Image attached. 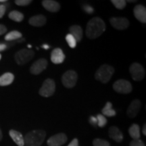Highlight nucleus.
<instances>
[{"label":"nucleus","mask_w":146,"mask_h":146,"mask_svg":"<svg viewBox=\"0 0 146 146\" xmlns=\"http://www.w3.org/2000/svg\"><path fill=\"white\" fill-rule=\"evenodd\" d=\"M106 29V27L103 20L99 17H94L87 23L85 33L89 39H94L103 34Z\"/></svg>","instance_id":"1"},{"label":"nucleus","mask_w":146,"mask_h":146,"mask_svg":"<svg viewBox=\"0 0 146 146\" xmlns=\"http://www.w3.org/2000/svg\"><path fill=\"white\" fill-rule=\"evenodd\" d=\"M46 132L43 130L38 129L27 133L24 137L25 146H41L44 141Z\"/></svg>","instance_id":"2"},{"label":"nucleus","mask_w":146,"mask_h":146,"mask_svg":"<svg viewBox=\"0 0 146 146\" xmlns=\"http://www.w3.org/2000/svg\"><path fill=\"white\" fill-rule=\"evenodd\" d=\"M114 72V69L111 66L104 64L101 66L95 74V78L97 81H99L102 83H107L110 80Z\"/></svg>","instance_id":"3"},{"label":"nucleus","mask_w":146,"mask_h":146,"mask_svg":"<svg viewBox=\"0 0 146 146\" xmlns=\"http://www.w3.org/2000/svg\"><path fill=\"white\" fill-rule=\"evenodd\" d=\"M35 56L33 51L28 49H23L19 50L14 55V58L18 65H25L30 62Z\"/></svg>","instance_id":"4"},{"label":"nucleus","mask_w":146,"mask_h":146,"mask_svg":"<svg viewBox=\"0 0 146 146\" xmlns=\"http://www.w3.org/2000/svg\"><path fill=\"white\" fill-rule=\"evenodd\" d=\"M56 91V83L52 78H47L43 82V85L40 88L39 94L40 96L49 98L54 95Z\"/></svg>","instance_id":"5"},{"label":"nucleus","mask_w":146,"mask_h":146,"mask_svg":"<svg viewBox=\"0 0 146 146\" xmlns=\"http://www.w3.org/2000/svg\"><path fill=\"white\" fill-rule=\"evenodd\" d=\"M77 78V73L75 71L70 70L66 71L63 74L62 77V82L65 87L70 89L75 86Z\"/></svg>","instance_id":"6"},{"label":"nucleus","mask_w":146,"mask_h":146,"mask_svg":"<svg viewBox=\"0 0 146 146\" xmlns=\"http://www.w3.org/2000/svg\"><path fill=\"white\" fill-rule=\"evenodd\" d=\"M129 71L133 79L135 81H140L143 80L145 75V69L143 66L137 62L133 63L131 65Z\"/></svg>","instance_id":"7"},{"label":"nucleus","mask_w":146,"mask_h":146,"mask_svg":"<svg viewBox=\"0 0 146 146\" xmlns=\"http://www.w3.org/2000/svg\"><path fill=\"white\" fill-rule=\"evenodd\" d=\"M113 89L115 91L122 94H129L133 90L131 83L125 79H120L115 82L113 85Z\"/></svg>","instance_id":"8"},{"label":"nucleus","mask_w":146,"mask_h":146,"mask_svg":"<svg viewBox=\"0 0 146 146\" xmlns=\"http://www.w3.org/2000/svg\"><path fill=\"white\" fill-rule=\"evenodd\" d=\"M47 60L45 58H41L37 60L33 64L30 68V72L31 74L37 75L46 69L47 66Z\"/></svg>","instance_id":"9"},{"label":"nucleus","mask_w":146,"mask_h":146,"mask_svg":"<svg viewBox=\"0 0 146 146\" xmlns=\"http://www.w3.org/2000/svg\"><path fill=\"white\" fill-rule=\"evenodd\" d=\"M67 140H68V138L66 134L60 133L51 137L47 140V143L48 146H61L66 143Z\"/></svg>","instance_id":"10"},{"label":"nucleus","mask_w":146,"mask_h":146,"mask_svg":"<svg viewBox=\"0 0 146 146\" xmlns=\"http://www.w3.org/2000/svg\"><path fill=\"white\" fill-rule=\"evenodd\" d=\"M110 23L114 28L118 30H125L129 27V21L124 17H112L110 19Z\"/></svg>","instance_id":"11"},{"label":"nucleus","mask_w":146,"mask_h":146,"mask_svg":"<svg viewBox=\"0 0 146 146\" xmlns=\"http://www.w3.org/2000/svg\"><path fill=\"white\" fill-rule=\"evenodd\" d=\"M141 103L140 100H135L131 102L127 109V114L129 118H135L137 115L141 108Z\"/></svg>","instance_id":"12"},{"label":"nucleus","mask_w":146,"mask_h":146,"mask_svg":"<svg viewBox=\"0 0 146 146\" xmlns=\"http://www.w3.org/2000/svg\"><path fill=\"white\" fill-rule=\"evenodd\" d=\"M134 16L137 20L142 23H146V8L143 5H137L133 10Z\"/></svg>","instance_id":"13"},{"label":"nucleus","mask_w":146,"mask_h":146,"mask_svg":"<svg viewBox=\"0 0 146 146\" xmlns=\"http://www.w3.org/2000/svg\"><path fill=\"white\" fill-rule=\"evenodd\" d=\"M64 59L65 55L60 48H55L51 53V61L55 64L62 63Z\"/></svg>","instance_id":"14"},{"label":"nucleus","mask_w":146,"mask_h":146,"mask_svg":"<svg viewBox=\"0 0 146 146\" xmlns=\"http://www.w3.org/2000/svg\"><path fill=\"white\" fill-rule=\"evenodd\" d=\"M108 135L110 137L117 143H120L123 140V133L119 130L118 127L115 126H112L109 128Z\"/></svg>","instance_id":"15"},{"label":"nucleus","mask_w":146,"mask_h":146,"mask_svg":"<svg viewBox=\"0 0 146 146\" xmlns=\"http://www.w3.org/2000/svg\"><path fill=\"white\" fill-rule=\"evenodd\" d=\"M42 5L45 10L50 12H57L60 10V3L53 0H43Z\"/></svg>","instance_id":"16"},{"label":"nucleus","mask_w":146,"mask_h":146,"mask_svg":"<svg viewBox=\"0 0 146 146\" xmlns=\"http://www.w3.org/2000/svg\"><path fill=\"white\" fill-rule=\"evenodd\" d=\"M47 19L45 16L42 15V14H38V15H35L32 16L29 20V23L31 25L36 27H43L46 24Z\"/></svg>","instance_id":"17"},{"label":"nucleus","mask_w":146,"mask_h":146,"mask_svg":"<svg viewBox=\"0 0 146 146\" xmlns=\"http://www.w3.org/2000/svg\"><path fill=\"white\" fill-rule=\"evenodd\" d=\"M70 33L76 39V42H80L83 39V29L79 25H72L69 29Z\"/></svg>","instance_id":"18"},{"label":"nucleus","mask_w":146,"mask_h":146,"mask_svg":"<svg viewBox=\"0 0 146 146\" xmlns=\"http://www.w3.org/2000/svg\"><path fill=\"white\" fill-rule=\"evenodd\" d=\"M9 135L12 140L17 144L18 146H24L25 145V142H24V137L23 135L17 131L10 130L9 131Z\"/></svg>","instance_id":"19"},{"label":"nucleus","mask_w":146,"mask_h":146,"mask_svg":"<svg viewBox=\"0 0 146 146\" xmlns=\"http://www.w3.org/2000/svg\"><path fill=\"white\" fill-rule=\"evenodd\" d=\"M14 75L11 72H5L0 76V86H8L13 83Z\"/></svg>","instance_id":"20"},{"label":"nucleus","mask_w":146,"mask_h":146,"mask_svg":"<svg viewBox=\"0 0 146 146\" xmlns=\"http://www.w3.org/2000/svg\"><path fill=\"white\" fill-rule=\"evenodd\" d=\"M102 112L103 114L102 115L104 116H108V117H112L116 114V111L112 108V104L110 102H108L106 104L105 106L102 109Z\"/></svg>","instance_id":"21"},{"label":"nucleus","mask_w":146,"mask_h":146,"mask_svg":"<svg viewBox=\"0 0 146 146\" xmlns=\"http://www.w3.org/2000/svg\"><path fill=\"white\" fill-rule=\"evenodd\" d=\"M129 133L130 136L134 139H139L140 127L137 124H133L129 129Z\"/></svg>","instance_id":"22"},{"label":"nucleus","mask_w":146,"mask_h":146,"mask_svg":"<svg viewBox=\"0 0 146 146\" xmlns=\"http://www.w3.org/2000/svg\"><path fill=\"white\" fill-rule=\"evenodd\" d=\"M8 17L10 19L15 22H17V23L22 22L24 19L23 14L18 12L17 10H13L12 12H10L8 15Z\"/></svg>","instance_id":"23"},{"label":"nucleus","mask_w":146,"mask_h":146,"mask_svg":"<svg viewBox=\"0 0 146 146\" xmlns=\"http://www.w3.org/2000/svg\"><path fill=\"white\" fill-rule=\"evenodd\" d=\"M22 36H23V35L21 33L18 31H12L8 33L5 36V40L8 41H13V40L20 39Z\"/></svg>","instance_id":"24"},{"label":"nucleus","mask_w":146,"mask_h":146,"mask_svg":"<svg viewBox=\"0 0 146 146\" xmlns=\"http://www.w3.org/2000/svg\"><path fill=\"white\" fill-rule=\"evenodd\" d=\"M111 2L118 10H123L127 5V1L125 0H112Z\"/></svg>","instance_id":"25"},{"label":"nucleus","mask_w":146,"mask_h":146,"mask_svg":"<svg viewBox=\"0 0 146 146\" xmlns=\"http://www.w3.org/2000/svg\"><path fill=\"white\" fill-rule=\"evenodd\" d=\"M66 41L70 47L71 48H75L76 46V41L74 39V37L71 34H68L66 36Z\"/></svg>","instance_id":"26"},{"label":"nucleus","mask_w":146,"mask_h":146,"mask_svg":"<svg viewBox=\"0 0 146 146\" xmlns=\"http://www.w3.org/2000/svg\"><path fill=\"white\" fill-rule=\"evenodd\" d=\"M97 120H98V127L103 128L107 124V119L104 115L98 114L97 116Z\"/></svg>","instance_id":"27"},{"label":"nucleus","mask_w":146,"mask_h":146,"mask_svg":"<svg viewBox=\"0 0 146 146\" xmlns=\"http://www.w3.org/2000/svg\"><path fill=\"white\" fill-rule=\"evenodd\" d=\"M94 146H110V144L106 140L102 139H95L93 141Z\"/></svg>","instance_id":"28"},{"label":"nucleus","mask_w":146,"mask_h":146,"mask_svg":"<svg viewBox=\"0 0 146 146\" xmlns=\"http://www.w3.org/2000/svg\"><path fill=\"white\" fill-rule=\"evenodd\" d=\"M31 0H16L15 3L19 6H26L32 3Z\"/></svg>","instance_id":"29"},{"label":"nucleus","mask_w":146,"mask_h":146,"mask_svg":"<svg viewBox=\"0 0 146 146\" xmlns=\"http://www.w3.org/2000/svg\"><path fill=\"white\" fill-rule=\"evenodd\" d=\"M130 146H145L141 139H133L131 141Z\"/></svg>","instance_id":"30"},{"label":"nucleus","mask_w":146,"mask_h":146,"mask_svg":"<svg viewBox=\"0 0 146 146\" xmlns=\"http://www.w3.org/2000/svg\"><path fill=\"white\" fill-rule=\"evenodd\" d=\"M83 10L85 12H87V14H92L94 12V8L90 6L89 5H85L83 6Z\"/></svg>","instance_id":"31"},{"label":"nucleus","mask_w":146,"mask_h":146,"mask_svg":"<svg viewBox=\"0 0 146 146\" xmlns=\"http://www.w3.org/2000/svg\"><path fill=\"white\" fill-rule=\"evenodd\" d=\"M5 11H6V6L3 4L0 5V18H1L4 16Z\"/></svg>","instance_id":"32"},{"label":"nucleus","mask_w":146,"mask_h":146,"mask_svg":"<svg viewBox=\"0 0 146 146\" xmlns=\"http://www.w3.org/2000/svg\"><path fill=\"white\" fill-rule=\"evenodd\" d=\"M89 120V123H91V125L94 126V127H96V126L98 125V120H97L96 117H95V116H90Z\"/></svg>","instance_id":"33"},{"label":"nucleus","mask_w":146,"mask_h":146,"mask_svg":"<svg viewBox=\"0 0 146 146\" xmlns=\"http://www.w3.org/2000/svg\"><path fill=\"white\" fill-rule=\"evenodd\" d=\"M7 32V28L5 25L0 24V35L5 34Z\"/></svg>","instance_id":"34"},{"label":"nucleus","mask_w":146,"mask_h":146,"mask_svg":"<svg viewBox=\"0 0 146 146\" xmlns=\"http://www.w3.org/2000/svg\"><path fill=\"white\" fill-rule=\"evenodd\" d=\"M68 146H78V141L76 138H74Z\"/></svg>","instance_id":"35"},{"label":"nucleus","mask_w":146,"mask_h":146,"mask_svg":"<svg viewBox=\"0 0 146 146\" xmlns=\"http://www.w3.org/2000/svg\"><path fill=\"white\" fill-rule=\"evenodd\" d=\"M7 45L4 44V43H0V52H2L7 49Z\"/></svg>","instance_id":"36"},{"label":"nucleus","mask_w":146,"mask_h":146,"mask_svg":"<svg viewBox=\"0 0 146 146\" xmlns=\"http://www.w3.org/2000/svg\"><path fill=\"white\" fill-rule=\"evenodd\" d=\"M41 47L42 48H43V49H45V50H48L49 48H50V46H49L48 45H43L41 46Z\"/></svg>","instance_id":"37"},{"label":"nucleus","mask_w":146,"mask_h":146,"mask_svg":"<svg viewBox=\"0 0 146 146\" xmlns=\"http://www.w3.org/2000/svg\"><path fill=\"white\" fill-rule=\"evenodd\" d=\"M146 125L145 124V125H143V133L144 135H146Z\"/></svg>","instance_id":"38"},{"label":"nucleus","mask_w":146,"mask_h":146,"mask_svg":"<svg viewBox=\"0 0 146 146\" xmlns=\"http://www.w3.org/2000/svg\"><path fill=\"white\" fill-rule=\"evenodd\" d=\"M2 137H3L2 132H1V129H0V141H1V139H2Z\"/></svg>","instance_id":"39"},{"label":"nucleus","mask_w":146,"mask_h":146,"mask_svg":"<svg viewBox=\"0 0 146 146\" xmlns=\"http://www.w3.org/2000/svg\"><path fill=\"white\" fill-rule=\"evenodd\" d=\"M136 1H135H135H129V0H128L127 2H128V3H133V2H136Z\"/></svg>","instance_id":"40"},{"label":"nucleus","mask_w":146,"mask_h":146,"mask_svg":"<svg viewBox=\"0 0 146 146\" xmlns=\"http://www.w3.org/2000/svg\"><path fill=\"white\" fill-rule=\"evenodd\" d=\"M6 0H0V2L3 3V2H6Z\"/></svg>","instance_id":"41"},{"label":"nucleus","mask_w":146,"mask_h":146,"mask_svg":"<svg viewBox=\"0 0 146 146\" xmlns=\"http://www.w3.org/2000/svg\"><path fill=\"white\" fill-rule=\"evenodd\" d=\"M31 45H28V47H29V48H31Z\"/></svg>","instance_id":"42"},{"label":"nucleus","mask_w":146,"mask_h":146,"mask_svg":"<svg viewBox=\"0 0 146 146\" xmlns=\"http://www.w3.org/2000/svg\"><path fill=\"white\" fill-rule=\"evenodd\" d=\"M1 55L0 54V60H1Z\"/></svg>","instance_id":"43"}]
</instances>
